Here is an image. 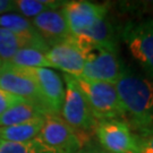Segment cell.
I'll return each instance as SVG.
<instances>
[{"label": "cell", "mask_w": 153, "mask_h": 153, "mask_svg": "<svg viewBox=\"0 0 153 153\" xmlns=\"http://www.w3.org/2000/svg\"><path fill=\"white\" fill-rule=\"evenodd\" d=\"M115 85L125 117L131 125L141 133L153 131V78L126 69Z\"/></svg>", "instance_id": "cell-1"}, {"label": "cell", "mask_w": 153, "mask_h": 153, "mask_svg": "<svg viewBox=\"0 0 153 153\" xmlns=\"http://www.w3.org/2000/svg\"><path fill=\"white\" fill-rule=\"evenodd\" d=\"M76 81L97 121L125 117L115 84L83 78H76Z\"/></svg>", "instance_id": "cell-2"}, {"label": "cell", "mask_w": 153, "mask_h": 153, "mask_svg": "<svg viewBox=\"0 0 153 153\" xmlns=\"http://www.w3.org/2000/svg\"><path fill=\"white\" fill-rule=\"evenodd\" d=\"M84 134L71 128L59 115L49 114L44 118L38 138L49 148L61 153H76L90 143Z\"/></svg>", "instance_id": "cell-3"}, {"label": "cell", "mask_w": 153, "mask_h": 153, "mask_svg": "<svg viewBox=\"0 0 153 153\" xmlns=\"http://www.w3.org/2000/svg\"><path fill=\"white\" fill-rule=\"evenodd\" d=\"M64 81L65 100L60 111L61 118L75 131L86 133V131L94 128L98 121L95 120L76 78L65 74Z\"/></svg>", "instance_id": "cell-4"}, {"label": "cell", "mask_w": 153, "mask_h": 153, "mask_svg": "<svg viewBox=\"0 0 153 153\" xmlns=\"http://www.w3.org/2000/svg\"><path fill=\"white\" fill-rule=\"evenodd\" d=\"M125 71L126 68L117 56V47L95 48L88 52L86 62L79 78L116 84Z\"/></svg>", "instance_id": "cell-5"}, {"label": "cell", "mask_w": 153, "mask_h": 153, "mask_svg": "<svg viewBox=\"0 0 153 153\" xmlns=\"http://www.w3.org/2000/svg\"><path fill=\"white\" fill-rule=\"evenodd\" d=\"M101 148L111 153H140L137 135L119 119L98 121L94 127Z\"/></svg>", "instance_id": "cell-6"}, {"label": "cell", "mask_w": 153, "mask_h": 153, "mask_svg": "<svg viewBox=\"0 0 153 153\" xmlns=\"http://www.w3.org/2000/svg\"><path fill=\"white\" fill-rule=\"evenodd\" d=\"M123 35L133 58L153 76V18L129 24Z\"/></svg>", "instance_id": "cell-7"}, {"label": "cell", "mask_w": 153, "mask_h": 153, "mask_svg": "<svg viewBox=\"0 0 153 153\" xmlns=\"http://www.w3.org/2000/svg\"><path fill=\"white\" fill-rule=\"evenodd\" d=\"M0 88L15 97L42 105L38 84L30 69L4 62L0 67Z\"/></svg>", "instance_id": "cell-8"}, {"label": "cell", "mask_w": 153, "mask_h": 153, "mask_svg": "<svg viewBox=\"0 0 153 153\" xmlns=\"http://www.w3.org/2000/svg\"><path fill=\"white\" fill-rule=\"evenodd\" d=\"M61 11L73 36H79L88 31L95 23L105 18L108 8L91 1H66Z\"/></svg>", "instance_id": "cell-9"}, {"label": "cell", "mask_w": 153, "mask_h": 153, "mask_svg": "<svg viewBox=\"0 0 153 153\" xmlns=\"http://www.w3.org/2000/svg\"><path fill=\"white\" fill-rule=\"evenodd\" d=\"M86 52L73 35L60 43L51 47L47 52L51 68H57L75 78L82 76L86 62Z\"/></svg>", "instance_id": "cell-10"}, {"label": "cell", "mask_w": 153, "mask_h": 153, "mask_svg": "<svg viewBox=\"0 0 153 153\" xmlns=\"http://www.w3.org/2000/svg\"><path fill=\"white\" fill-rule=\"evenodd\" d=\"M30 71L38 84L42 105L49 114L59 115L65 100V84L61 76L50 68Z\"/></svg>", "instance_id": "cell-11"}, {"label": "cell", "mask_w": 153, "mask_h": 153, "mask_svg": "<svg viewBox=\"0 0 153 153\" xmlns=\"http://www.w3.org/2000/svg\"><path fill=\"white\" fill-rule=\"evenodd\" d=\"M31 22L50 48L71 36L65 16L59 9L42 13L32 18Z\"/></svg>", "instance_id": "cell-12"}, {"label": "cell", "mask_w": 153, "mask_h": 153, "mask_svg": "<svg viewBox=\"0 0 153 153\" xmlns=\"http://www.w3.org/2000/svg\"><path fill=\"white\" fill-rule=\"evenodd\" d=\"M26 47H36L47 51L50 49L41 36H25L0 27V61L2 64L9 62L19 50Z\"/></svg>", "instance_id": "cell-13"}, {"label": "cell", "mask_w": 153, "mask_h": 153, "mask_svg": "<svg viewBox=\"0 0 153 153\" xmlns=\"http://www.w3.org/2000/svg\"><path fill=\"white\" fill-rule=\"evenodd\" d=\"M49 112L42 105L31 101H24L14 105L0 116V127L14 126L43 118Z\"/></svg>", "instance_id": "cell-14"}, {"label": "cell", "mask_w": 153, "mask_h": 153, "mask_svg": "<svg viewBox=\"0 0 153 153\" xmlns=\"http://www.w3.org/2000/svg\"><path fill=\"white\" fill-rule=\"evenodd\" d=\"M44 118L14 126L0 127V141L11 143H24L36 138L42 129Z\"/></svg>", "instance_id": "cell-15"}, {"label": "cell", "mask_w": 153, "mask_h": 153, "mask_svg": "<svg viewBox=\"0 0 153 153\" xmlns=\"http://www.w3.org/2000/svg\"><path fill=\"white\" fill-rule=\"evenodd\" d=\"M47 50L36 47H26L21 49L13 57L9 64L26 69L36 68H51L49 60L47 58Z\"/></svg>", "instance_id": "cell-16"}, {"label": "cell", "mask_w": 153, "mask_h": 153, "mask_svg": "<svg viewBox=\"0 0 153 153\" xmlns=\"http://www.w3.org/2000/svg\"><path fill=\"white\" fill-rule=\"evenodd\" d=\"M65 2L58 0H15L17 13L27 19H32L45 11L62 8Z\"/></svg>", "instance_id": "cell-17"}, {"label": "cell", "mask_w": 153, "mask_h": 153, "mask_svg": "<svg viewBox=\"0 0 153 153\" xmlns=\"http://www.w3.org/2000/svg\"><path fill=\"white\" fill-rule=\"evenodd\" d=\"M0 27L25 36H32V38L40 36L38 31L33 26L31 19H27L17 13L6 14L0 16Z\"/></svg>", "instance_id": "cell-18"}, {"label": "cell", "mask_w": 153, "mask_h": 153, "mask_svg": "<svg viewBox=\"0 0 153 153\" xmlns=\"http://www.w3.org/2000/svg\"><path fill=\"white\" fill-rule=\"evenodd\" d=\"M0 153H61L49 148L38 137L24 143L0 141Z\"/></svg>", "instance_id": "cell-19"}, {"label": "cell", "mask_w": 153, "mask_h": 153, "mask_svg": "<svg viewBox=\"0 0 153 153\" xmlns=\"http://www.w3.org/2000/svg\"><path fill=\"white\" fill-rule=\"evenodd\" d=\"M24 101H26V100L15 97V95H13L10 93L6 92V91L0 88V116L2 115L4 112H6L8 109L13 108L14 105L22 103Z\"/></svg>", "instance_id": "cell-20"}, {"label": "cell", "mask_w": 153, "mask_h": 153, "mask_svg": "<svg viewBox=\"0 0 153 153\" xmlns=\"http://www.w3.org/2000/svg\"><path fill=\"white\" fill-rule=\"evenodd\" d=\"M137 143L140 153H153V131L138 134Z\"/></svg>", "instance_id": "cell-21"}, {"label": "cell", "mask_w": 153, "mask_h": 153, "mask_svg": "<svg viewBox=\"0 0 153 153\" xmlns=\"http://www.w3.org/2000/svg\"><path fill=\"white\" fill-rule=\"evenodd\" d=\"M11 13H17L15 0H0V16Z\"/></svg>", "instance_id": "cell-22"}, {"label": "cell", "mask_w": 153, "mask_h": 153, "mask_svg": "<svg viewBox=\"0 0 153 153\" xmlns=\"http://www.w3.org/2000/svg\"><path fill=\"white\" fill-rule=\"evenodd\" d=\"M99 146L93 144V143H88L85 146H83L78 152L76 153H98Z\"/></svg>", "instance_id": "cell-23"}, {"label": "cell", "mask_w": 153, "mask_h": 153, "mask_svg": "<svg viewBox=\"0 0 153 153\" xmlns=\"http://www.w3.org/2000/svg\"><path fill=\"white\" fill-rule=\"evenodd\" d=\"M98 153H111V152H109V151H107V150H104V149H102V148H99Z\"/></svg>", "instance_id": "cell-24"}, {"label": "cell", "mask_w": 153, "mask_h": 153, "mask_svg": "<svg viewBox=\"0 0 153 153\" xmlns=\"http://www.w3.org/2000/svg\"><path fill=\"white\" fill-rule=\"evenodd\" d=\"M1 65H2V62H1V61H0V67H1Z\"/></svg>", "instance_id": "cell-25"}]
</instances>
